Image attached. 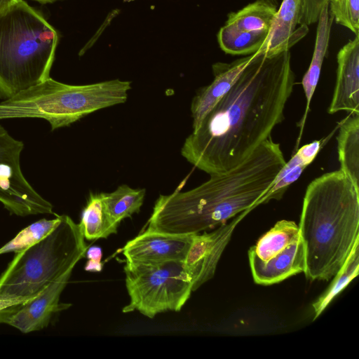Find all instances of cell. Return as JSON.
I'll return each instance as SVG.
<instances>
[{"instance_id": "cell-17", "label": "cell", "mask_w": 359, "mask_h": 359, "mask_svg": "<svg viewBox=\"0 0 359 359\" xmlns=\"http://www.w3.org/2000/svg\"><path fill=\"white\" fill-rule=\"evenodd\" d=\"M337 141L340 170L359 187V114L341 120Z\"/></svg>"}, {"instance_id": "cell-12", "label": "cell", "mask_w": 359, "mask_h": 359, "mask_svg": "<svg viewBox=\"0 0 359 359\" xmlns=\"http://www.w3.org/2000/svg\"><path fill=\"white\" fill-rule=\"evenodd\" d=\"M192 234H172L142 231L121 249L126 262L157 264L184 261L191 243Z\"/></svg>"}, {"instance_id": "cell-29", "label": "cell", "mask_w": 359, "mask_h": 359, "mask_svg": "<svg viewBox=\"0 0 359 359\" xmlns=\"http://www.w3.org/2000/svg\"><path fill=\"white\" fill-rule=\"evenodd\" d=\"M18 1V0H0V13L9 8Z\"/></svg>"}, {"instance_id": "cell-1", "label": "cell", "mask_w": 359, "mask_h": 359, "mask_svg": "<svg viewBox=\"0 0 359 359\" xmlns=\"http://www.w3.org/2000/svg\"><path fill=\"white\" fill-rule=\"evenodd\" d=\"M294 79L290 50L272 56L255 52L229 90L186 138L182 156L210 175L239 165L283 121Z\"/></svg>"}, {"instance_id": "cell-32", "label": "cell", "mask_w": 359, "mask_h": 359, "mask_svg": "<svg viewBox=\"0 0 359 359\" xmlns=\"http://www.w3.org/2000/svg\"><path fill=\"white\" fill-rule=\"evenodd\" d=\"M35 1L41 3V4H47V3H52L57 0H34Z\"/></svg>"}, {"instance_id": "cell-9", "label": "cell", "mask_w": 359, "mask_h": 359, "mask_svg": "<svg viewBox=\"0 0 359 359\" xmlns=\"http://www.w3.org/2000/svg\"><path fill=\"white\" fill-rule=\"evenodd\" d=\"M23 149V142L0 125V203L18 216L53 214V205L34 189L22 172Z\"/></svg>"}, {"instance_id": "cell-18", "label": "cell", "mask_w": 359, "mask_h": 359, "mask_svg": "<svg viewBox=\"0 0 359 359\" xmlns=\"http://www.w3.org/2000/svg\"><path fill=\"white\" fill-rule=\"evenodd\" d=\"M145 189H134L122 184L110 193H102L105 212L114 225L118 227L121 222L138 213L143 205Z\"/></svg>"}, {"instance_id": "cell-33", "label": "cell", "mask_w": 359, "mask_h": 359, "mask_svg": "<svg viewBox=\"0 0 359 359\" xmlns=\"http://www.w3.org/2000/svg\"><path fill=\"white\" fill-rule=\"evenodd\" d=\"M85 270L87 271H88L85 267H84ZM102 271V270H101ZM99 271H90V272H99Z\"/></svg>"}, {"instance_id": "cell-3", "label": "cell", "mask_w": 359, "mask_h": 359, "mask_svg": "<svg viewBox=\"0 0 359 359\" xmlns=\"http://www.w3.org/2000/svg\"><path fill=\"white\" fill-rule=\"evenodd\" d=\"M298 226L305 276L332 279L359 245V187L340 169L316 177L306 188Z\"/></svg>"}, {"instance_id": "cell-22", "label": "cell", "mask_w": 359, "mask_h": 359, "mask_svg": "<svg viewBox=\"0 0 359 359\" xmlns=\"http://www.w3.org/2000/svg\"><path fill=\"white\" fill-rule=\"evenodd\" d=\"M268 33H245L224 25L217 34V41L220 48L226 53L247 55L255 53L261 48Z\"/></svg>"}, {"instance_id": "cell-20", "label": "cell", "mask_w": 359, "mask_h": 359, "mask_svg": "<svg viewBox=\"0 0 359 359\" xmlns=\"http://www.w3.org/2000/svg\"><path fill=\"white\" fill-rule=\"evenodd\" d=\"M79 224L88 241L107 238L117 233L118 227L112 224L105 212L102 193L90 194Z\"/></svg>"}, {"instance_id": "cell-4", "label": "cell", "mask_w": 359, "mask_h": 359, "mask_svg": "<svg viewBox=\"0 0 359 359\" xmlns=\"http://www.w3.org/2000/svg\"><path fill=\"white\" fill-rule=\"evenodd\" d=\"M59 41L43 14L23 0L0 13V98L50 78Z\"/></svg>"}, {"instance_id": "cell-21", "label": "cell", "mask_w": 359, "mask_h": 359, "mask_svg": "<svg viewBox=\"0 0 359 359\" xmlns=\"http://www.w3.org/2000/svg\"><path fill=\"white\" fill-rule=\"evenodd\" d=\"M359 245L351 252L326 290L312 304L313 320L318 318L332 301L358 275Z\"/></svg>"}, {"instance_id": "cell-27", "label": "cell", "mask_w": 359, "mask_h": 359, "mask_svg": "<svg viewBox=\"0 0 359 359\" xmlns=\"http://www.w3.org/2000/svg\"><path fill=\"white\" fill-rule=\"evenodd\" d=\"M86 256L88 262L85 268L90 271H99L103 268V264L101 262L102 251L98 246H92L87 248Z\"/></svg>"}, {"instance_id": "cell-31", "label": "cell", "mask_w": 359, "mask_h": 359, "mask_svg": "<svg viewBox=\"0 0 359 359\" xmlns=\"http://www.w3.org/2000/svg\"><path fill=\"white\" fill-rule=\"evenodd\" d=\"M263 1L274 7H277L278 6V0H261Z\"/></svg>"}, {"instance_id": "cell-11", "label": "cell", "mask_w": 359, "mask_h": 359, "mask_svg": "<svg viewBox=\"0 0 359 359\" xmlns=\"http://www.w3.org/2000/svg\"><path fill=\"white\" fill-rule=\"evenodd\" d=\"M73 270L50 283L38 295L0 311V323L11 325L22 333L46 327L53 316L70 304H60V297Z\"/></svg>"}, {"instance_id": "cell-6", "label": "cell", "mask_w": 359, "mask_h": 359, "mask_svg": "<svg viewBox=\"0 0 359 359\" xmlns=\"http://www.w3.org/2000/svg\"><path fill=\"white\" fill-rule=\"evenodd\" d=\"M88 246L82 228L68 215L43 239L15 252L0 276V299L24 302L73 270Z\"/></svg>"}, {"instance_id": "cell-16", "label": "cell", "mask_w": 359, "mask_h": 359, "mask_svg": "<svg viewBox=\"0 0 359 359\" xmlns=\"http://www.w3.org/2000/svg\"><path fill=\"white\" fill-rule=\"evenodd\" d=\"M334 18L329 11V3L321 9L317 21L316 42L312 59L308 70L302 78V84L305 93L306 103V109L300 121V132L298 136L297 147L302 135L307 114L310 109V103L319 81L323 60L327 52L330 32Z\"/></svg>"}, {"instance_id": "cell-26", "label": "cell", "mask_w": 359, "mask_h": 359, "mask_svg": "<svg viewBox=\"0 0 359 359\" xmlns=\"http://www.w3.org/2000/svg\"><path fill=\"white\" fill-rule=\"evenodd\" d=\"M330 0H302V23L308 26L317 22L322 8Z\"/></svg>"}, {"instance_id": "cell-30", "label": "cell", "mask_w": 359, "mask_h": 359, "mask_svg": "<svg viewBox=\"0 0 359 359\" xmlns=\"http://www.w3.org/2000/svg\"><path fill=\"white\" fill-rule=\"evenodd\" d=\"M22 302H17L13 300H2L0 299V311L15 304L20 303Z\"/></svg>"}, {"instance_id": "cell-13", "label": "cell", "mask_w": 359, "mask_h": 359, "mask_svg": "<svg viewBox=\"0 0 359 359\" xmlns=\"http://www.w3.org/2000/svg\"><path fill=\"white\" fill-rule=\"evenodd\" d=\"M337 79L327 112L359 114V36L346 43L337 54Z\"/></svg>"}, {"instance_id": "cell-24", "label": "cell", "mask_w": 359, "mask_h": 359, "mask_svg": "<svg viewBox=\"0 0 359 359\" xmlns=\"http://www.w3.org/2000/svg\"><path fill=\"white\" fill-rule=\"evenodd\" d=\"M329 11L336 23L359 33V0H330Z\"/></svg>"}, {"instance_id": "cell-28", "label": "cell", "mask_w": 359, "mask_h": 359, "mask_svg": "<svg viewBox=\"0 0 359 359\" xmlns=\"http://www.w3.org/2000/svg\"><path fill=\"white\" fill-rule=\"evenodd\" d=\"M323 140H315L300 147L297 151L304 162L309 165L316 158L320 149Z\"/></svg>"}, {"instance_id": "cell-7", "label": "cell", "mask_w": 359, "mask_h": 359, "mask_svg": "<svg viewBox=\"0 0 359 359\" xmlns=\"http://www.w3.org/2000/svg\"><path fill=\"white\" fill-rule=\"evenodd\" d=\"M123 270L130 297L123 313L137 311L153 318L165 311H179L193 292L183 261L147 264L126 262Z\"/></svg>"}, {"instance_id": "cell-5", "label": "cell", "mask_w": 359, "mask_h": 359, "mask_svg": "<svg viewBox=\"0 0 359 359\" xmlns=\"http://www.w3.org/2000/svg\"><path fill=\"white\" fill-rule=\"evenodd\" d=\"M131 88L130 81L120 79L69 85L50 77L0 102V121L42 118L53 131L97 110L124 103Z\"/></svg>"}, {"instance_id": "cell-19", "label": "cell", "mask_w": 359, "mask_h": 359, "mask_svg": "<svg viewBox=\"0 0 359 359\" xmlns=\"http://www.w3.org/2000/svg\"><path fill=\"white\" fill-rule=\"evenodd\" d=\"M277 9L261 0L229 14L225 26L245 33L269 32Z\"/></svg>"}, {"instance_id": "cell-15", "label": "cell", "mask_w": 359, "mask_h": 359, "mask_svg": "<svg viewBox=\"0 0 359 359\" xmlns=\"http://www.w3.org/2000/svg\"><path fill=\"white\" fill-rule=\"evenodd\" d=\"M255 53L231 62H219L212 65V81L198 90L191 102L193 130L197 129L205 115L229 90L241 73L252 60Z\"/></svg>"}, {"instance_id": "cell-23", "label": "cell", "mask_w": 359, "mask_h": 359, "mask_svg": "<svg viewBox=\"0 0 359 359\" xmlns=\"http://www.w3.org/2000/svg\"><path fill=\"white\" fill-rule=\"evenodd\" d=\"M60 215L52 219L43 218L21 230L12 240L0 248V255L17 252L46 237L60 222Z\"/></svg>"}, {"instance_id": "cell-14", "label": "cell", "mask_w": 359, "mask_h": 359, "mask_svg": "<svg viewBox=\"0 0 359 359\" xmlns=\"http://www.w3.org/2000/svg\"><path fill=\"white\" fill-rule=\"evenodd\" d=\"M302 0H283L276 11L267 37L258 50L272 56L290 49L309 32L302 23Z\"/></svg>"}, {"instance_id": "cell-10", "label": "cell", "mask_w": 359, "mask_h": 359, "mask_svg": "<svg viewBox=\"0 0 359 359\" xmlns=\"http://www.w3.org/2000/svg\"><path fill=\"white\" fill-rule=\"evenodd\" d=\"M247 215L242 212L210 232L192 234L183 264L190 278L193 292L214 276L236 226Z\"/></svg>"}, {"instance_id": "cell-2", "label": "cell", "mask_w": 359, "mask_h": 359, "mask_svg": "<svg viewBox=\"0 0 359 359\" xmlns=\"http://www.w3.org/2000/svg\"><path fill=\"white\" fill-rule=\"evenodd\" d=\"M286 163L279 143L271 136L239 165L211 175L187 191L159 195L144 230L172 234L213 229L242 212L252 210L273 185Z\"/></svg>"}, {"instance_id": "cell-25", "label": "cell", "mask_w": 359, "mask_h": 359, "mask_svg": "<svg viewBox=\"0 0 359 359\" xmlns=\"http://www.w3.org/2000/svg\"><path fill=\"white\" fill-rule=\"evenodd\" d=\"M306 167L304 164H300L280 180H274L270 189L257 201L255 208L261 204L266 203L271 200H280L287 188L299 178Z\"/></svg>"}, {"instance_id": "cell-8", "label": "cell", "mask_w": 359, "mask_h": 359, "mask_svg": "<svg viewBox=\"0 0 359 359\" xmlns=\"http://www.w3.org/2000/svg\"><path fill=\"white\" fill-rule=\"evenodd\" d=\"M255 283L270 285L304 273L305 247L298 224L282 219L262 235L248 250Z\"/></svg>"}]
</instances>
